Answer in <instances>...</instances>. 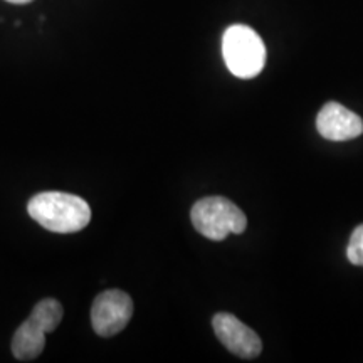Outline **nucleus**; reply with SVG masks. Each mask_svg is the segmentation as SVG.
<instances>
[{
	"mask_svg": "<svg viewBox=\"0 0 363 363\" xmlns=\"http://www.w3.org/2000/svg\"><path fill=\"white\" fill-rule=\"evenodd\" d=\"M27 212L44 229L56 234L83 230L91 220L89 203L78 195L66 192H40L34 195Z\"/></svg>",
	"mask_w": 363,
	"mask_h": 363,
	"instance_id": "1",
	"label": "nucleus"
},
{
	"mask_svg": "<svg viewBox=\"0 0 363 363\" xmlns=\"http://www.w3.org/2000/svg\"><path fill=\"white\" fill-rule=\"evenodd\" d=\"M222 54L229 71L240 79L256 78L264 69L266 45L247 26H230L222 38Z\"/></svg>",
	"mask_w": 363,
	"mask_h": 363,
	"instance_id": "2",
	"label": "nucleus"
},
{
	"mask_svg": "<svg viewBox=\"0 0 363 363\" xmlns=\"http://www.w3.org/2000/svg\"><path fill=\"white\" fill-rule=\"evenodd\" d=\"M62 306L48 298L34 306L33 313L17 328L12 338V353L17 360L29 362L38 358L45 347V335L52 333L62 320Z\"/></svg>",
	"mask_w": 363,
	"mask_h": 363,
	"instance_id": "3",
	"label": "nucleus"
},
{
	"mask_svg": "<svg viewBox=\"0 0 363 363\" xmlns=\"http://www.w3.org/2000/svg\"><path fill=\"white\" fill-rule=\"evenodd\" d=\"M190 219L199 234L211 240H224L229 234H242L247 219L240 208L225 197H206L194 203Z\"/></svg>",
	"mask_w": 363,
	"mask_h": 363,
	"instance_id": "4",
	"label": "nucleus"
},
{
	"mask_svg": "<svg viewBox=\"0 0 363 363\" xmlns=\"http://www.w3.org/2000/svg\"><path fill=\"white\" fill-rule=\"evenodd\" d=\"M133 316V301L121 289H110L94 299L91 323L99 337H113L126 328Z\"/></svg>",
	"mask_w": 363,
	"mask_h": 363,
	"instance_id": "5",
	"label": "nucleus"
},
{
	"mask_svg": "<svg viewBox=\"0 0 363 363\" xmlns=\"http://www.w3.org/2000/svg\"><path fill=\"white\" fill-rule=\"evenodd\" d=\"M212 326H214V331L220 343L224 345L227 350L233 352L234 355L246 358V360L259 357L262 350L261 338L257 337L256 331L244 325L234 315L217 313L214 320H212Z\"/></svg>",
	"mask_w": 363,
	"mask_h": 363,
	"instance_id": "6",
	"label": "nucleus"
},
{
	"mask_svg": "<svg viewBox=\"0 0 363 363\" xmlns=\"http://www.w3.org/2000/svg\"><path fill=\"white\" fill-rule=\"evenodd\" d=\"M316 130L331 142H347L363 133V120L337 101L326 103L316 116Z\"/></svg>",
	"mask_w": 363,
	"mask_h": 363,
	"instance_id": "7",
	"label": "nucleus"
},
{
	"mask_svg": "<svg viewBox=\"0 0 363 363\" xmlns=\"http://www.w3.org/2000/svg\"><path fill=\"white\" fill-rule=\"evenodd\" d=\"M347 257L353 266H363V224L353 230L347 247Z\"/></svg>",
	"mask_w": 363,
	"mask_h": 363,
	"instance_id": "8",
	"label": "nucleus"
},
{
	"mask_svg": "<svg viewBox=\"0 0 363 363\" xmlns=\"http://www.w3.org/2000/svg\"><path fill=\"white\" fill-rule=\"evenodd\" d=\"M9 4H16V6H24V4L33 2V0H6Z\"/></svg>",
	"mask_w": 363,
	"mask_h": 363,
	"instance_id": "9",
	"label": "nucleus"
}]
</instances>
